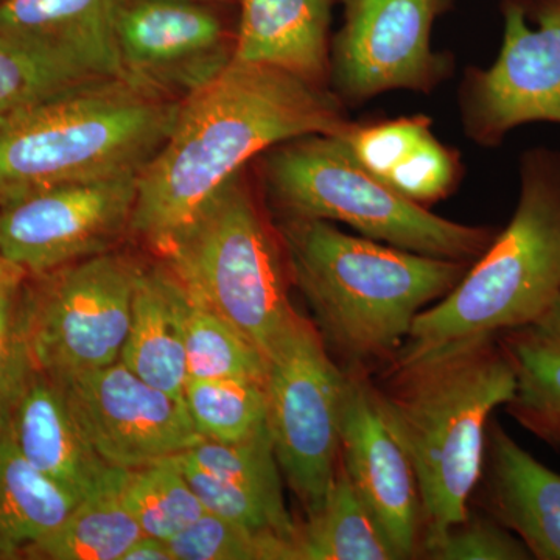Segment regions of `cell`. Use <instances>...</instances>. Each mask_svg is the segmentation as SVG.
<instances>
[{
    "label": "cell",
    "mask_w": 560,
    "mask_h": 560,
    "mask_svg": "<svg viewBox=\"0 0 560 560\" xmlns=\"http://www.w3.org/2000/svg\"><path fill=\"white\" fill-rule=\"evenodd\" d=\"M198 2H237V0H198Z\"/></svg>",
    "instance_id": "obj_36"
},
{
    "label": "cell",
    "mask_w": 560,
    "mask_h": 560,
    "mask_svg": "<svg viewBox=\"0 0 560 560\" xmlns=\"http://www.w3.org/2000/svg\"><path fill=\"white\" fill-rule=\"evenodd\" d=\"M463 179L458 151L442 143L430 132L404 161L390 172L385 184L416 205L429 208L456 190Z\"/></svg>",
    "instance_id": "obj_30"
},
{
    "label": "cell",
    "mask_w": 560,
    "mask_h": 560,
    "mask_svg": "<svg viewBox=\"0 0 560 560\" xmlns=\"http://www.w3.org/2000/svg\"><path fill=\"white\" fill-rule=\"evenodd\" d=\"M300 560H394L381 526L350 482L341 459L329 492L298 536Z\"/></svg>",
    "instance_id": "obj_25"
},
{
    "label": "cell",
    "mask_w": 560,
    "mask_h": 560,
    "mask_svg": "<svg viewBox=\"0 0 560 560\" xmlns=\"http://www.w3.org/2000/svg\"><path fill=\"white\" fill-rule=\"evenodd\" d=\"M278 230L293 283L346 368L389 364L419 313L447 296L471 265L346 234L330 221L279 219Z\"/></svg>",
    "instance_id": "obj_3"
},
{
    "label": "cell",
    "mask_w": 560,
    "mask_h": 560,
    "mask_svg": "<svg viewBox=\"0 0 560 560\" xmlns=\"http://www.w3.org/2000/svg\"><path fill=\"white\" fill-rule=\"evenodd\" d=\"M184 404L208 441L238 442L267 429V396L260 382L189 378Z\"/></svg>",
    "instance_id": "obj_28"
},
{
    "label": "cell",
    "mask_w": 560,
    "mask_h": 560,
    "mask_svg": "<svg viewBox=\"0 0 560 560\" xmlns=\"http://www.w3.org/2000/svg\"><path fill=\"white\" fill-rule=\"evenodd\" d=\"M138 178L65 184L0 206V254L36 276L116 249L131 231Z\"/></svg>",
    "instance_id": "obj_12"
},
{
    "label": "cell",
    "mask_w": 560,
    "mask_h": 560,
    "mask_svg": "<svg viewBox=\"0 0 560 560\" xmlns=\"http://www.w3.org/2000/svg\"><path fill=\"white\" fill-rule=\"evenodd\" d=\"M184 335L189 378H241L264 383L267 357L189 291Z\"/></svg>",
    "instance_id": "obj_27"
},
{
    "label": "cell",
    "mask_w": 560,
    "mask_h": 560,
    "mask_svg": "<svg viewBox=\"0 0 560 560\" xmlns=\"http://www.w3.org/2000/svg\"><path fill=\"white\" fill-rule=\"evenodd\" d=\"M372 386L418 475L422 558L469 514L485 467L490 416L514 396V368L499 337H478L393 360Z\"/></svg>",
    "instance_id": "obj_2"
},
{
    "label": "cell",
    "mask_w": 560,
    "mask_h": 560,
    "mask_svg": "<svg viewBox=\"0 0 560 560\" xmlns=\"http://www.w3.org/2000/svg\"><path fill=\"white\" fill-rule=\"evenodd\" d=\"M560 296V151L533 149L521 158L514 215L464 278L420 312L394 360L423 355L539 318Z\"/></svg>",
    "instance_id": "obj_5"
},
{
    "label": "cell",
    "mask_w": 560,
    "mask_h": 560,
    "mask_svg": "<svg viewBox=\"0 0 560 560\" xmlns=\"http://www.w3.org/2000/svg\"><path fill=\"white\" fill-rule=\"evenodd\" d=\"M68 90L72 88L60 86L31 62L0 49V127L35 103Z\"/></svg>",
    "instance_id": "obj_33"
},
{
    "label": "cell",
    "mask_w": 560,
    "mask_h": 560,
    "mask_svg": "<svg viewBox=\"0 0 560 560\" xmlns=\"http://www.w3.org/2000/svg\"><path fill=\"white\" fill-rule=\"evenodd\" d=\"M504 33L488 69L469 68L459 86L463 130L499 147L521 125H560V0H500Z\"/></svg>",
    "instance_id": "obj_10"
},
{
    "label": "cell",
    "mask_w": 560,
    "mask_h": 560,
    "mask_svg": "<svg viewBox=\"0 0 560 560\" xmlns=\"http://www.w3.org/2000/svg\"><path fill=\"white\" fill-rule=\"evenodd\" d=\"M246 168L206 202L161 260L191 296L268 357L301 315L291 302L294 283L278 224Z\"/></svg>",
    "instance_id": "obj_7"
},
{
    "label": "cell",
    "mask_w": 560,
    "mask_h": 560,
    "mask_svg": "<svg viewBox=\"0 0 560 560\" xmlns=\"http://www.w3.org/2000/svg\"><path fill=\"white\" fill-rule=\"evenodd\" d=\"M515 374L508 415L560 451V296L525 326L499 335Z\"/></svg>",
    "instance_id": "obj_22"
},
{
    "label": "cell",
    "mask_w": 560,
    "mask_h": 560,
    "mask_svg": "<svg viewBox=\"0 0 560 560\" xmlns=\"http://www.w3.org/2000/svg\"><path fill=\"white\" fill-rule=\"evenodd\" d=\"M352 120L327 86L234 60L180 102L167 139L142 168L131 234L164 256L195 217L249 162L305 135L345 136Z\"/></svg>",
    "instance_id": "obj_1"
},
{
    "label": "cell",
    "mask_w": 560,
    "mask_h": 560,
    "mask_svg": "<svg viewBox=\"0 0 560 560\" xmlns=\"http://www.w3.org/2000/svg\"><path fill=\"white\" fill-rule=\"evenodd\" d=\"M171 459L206 511L298 544L268 427L238 442H198Z\"/></svg>",
    "instance_id": "obj_17"
},
{
    "label": "cell",
    "mask_w": 560,
    "mask_h": 560,
    "mask_svg": "<svg viewBox=\"0 0 560 560\" xmlns=\"http://www.w3.org/2000/svg\"><path fill=\"white\" fill-rule=\"evenodd\" d=\"M117 43L124 79L176 102L235 60V31L198 0H127Z\"/></svg>",
    "instance_id": "obj_14"
},
{
    "label": "cell",
    "mask_w": 560,
    "mask_h": 560,
    "mask_svg": "<svg viewBox=\"0 0 560 560\" xmlns=\"http://www.w3.org/2000/svg\"><path fill=\"white\" fill-rule=\"evenodd\" d=\"M267 427L280 471L305 512L326 499L341 459L346 370L312 320L294 323L267 357Z\"/></svg>",
    "instance_id": "obj_9"
},
{
    "label": "cell",
    "mask_w": 560,
    "mask_h": 560,
    "mask_svg": "<svg viewBox=\"0 0 560 560\" xmlns=\"http://www.w3.org/2000/svg\"><path fill=\"white\" fill-rule=\"evenodd\" d=\"M256 162L261 190L279 219L338 221L372 241L469 264L499 232L434 215L408 200L368 172L340 136L285 140Z\"/></svg>",
    "instance_id": "obj_6"
},
{
    "label": "cell",
    "mask_w": 560,
    "mask_h": 560,
    "mask_svg": "<svg viewBox=\"0 0 560 560\" xmlns=\"http://www.w3.org/2000/svg\"><path fill=\"white\" fill-rule=\"evenodd\" d=\"M120 560H175L168 540L142 534L125 551Z\"/></svg>",
    "instance_id": "obj_34"
},
{
    "label": "cell",
    "mask_w": 560,
    "mask_h": 560,
    "mask_svg": "<svg viewBox=\"0 0 560 560\" xmlns=\"http://www.w3.org/2000/svg\"><path fill=\"white\" fill-rule=\"evenodd\" d=\"M27 278L28 272L24 268L0 254V301L20 291Z\"/></svg>",
    "instance_id": "obj_35"
},
{
    "label": "cell",
    "mask_w": 560,
    "mask_h": 560,
    "mask_svg": "<svg viewBox=\"0 0 560 560\" xmlns=\"http://www.w3.org/2000/svg\"><path fill=\"white\" fill-rule=\"evenodd\" d=\"M80 497L51 481L0 438V559H18L54 533Z\"/></svg>",
    "instance_id": "obj_23"
},
{
    "label": "cell",
    "mask_w": 560,
    "mask_h": 560,
    "mask_svg": "<svg viewBox=\"0 0 560 560\" xmlns=\"http://www.w3.org/2000/svg\"><path fill=\"white\" fill-rule=\"evenodd\" d=\"M5 433L36 470L80 499L110 469L84 440L60 383L39 370L32 372Z\"/></svg>",
    "instance_id": "obj_19"
},
{
    "label": "cell",
    "mask_w": 560,
    "mask_h": 560,
    "mask_svg": "<svg viewBox=\"0 0 560 560\" xmlns=\"http://www.w3.org/2000/svg\"><path fill=\"white\" fill-rule=\"evenodd\" d=\"M480 482L482 510L515 534L533 559L560 560V474L493 419Z\"/></svg>",
    "instance_id": "obj_18"
},
{
    "label": "cell",
    "mask_w": 560,
    "mask_h": 560,
    "mask_svg": "<svg viewBox=\"0 0 560 560\" xmlns=\"http://www.w3.org/2000/svg\"><path fill=\"white\" fill-rule=\"evenodd\" d=\"M345 370L342 467L396 559H418L423 517L415 466L378 408L370 372L357 366Z\"/></svg>",
    "instance_id": "obj_15"
},
{
    "label": "cell",
    "mask_w": 560,
    "mask_h": 560,
    "mask_svg": "<svg viewBox=\"0 0 560 560\" xmlns=\"http://www.w3.org/2000/svg\"><path fill=\"white\" fill-rule=\"evenodd\" d=\"M337 0H237L235 60L287 70L329 88L331 9Z\"/></svg>",
    "instance_id": "obj_20"
},
{
    "label": "cell",
    "mask_w": 560,
    "mask_h": 560,
    "mask_svg": "<svg viewBox=\"0 0 560 560\" xmlns=\"http://www.w3.org/2000/svg\"><path fill=\"white\" fill-rule=\"evenodd\" d=\"M168 544L175 560H300L294 541L208 511Z\"/></svg>",
    "instance_id": "obj_29"
},
{
    "label": "cell",
    "mask_w": 560,
    "mask_h": 560,
    "mask_svg": "<svg viewBox=\"0 0 560 560\" xmlns=\"http://www.w3.org/2000/svg\"><path fill=\"white\" fill-rule=\"evenodd\" d=\"M180 102L127 79L58 92L0 127V206L35 191L140 173Z\"/></svg>",
    "instance_id": "obj_4"
},
{
    "label": "cell",
    "mask_w": 560,
    "mask_h": 560,
    "mask_svg": "<svg viewBox=\"0 0 560 560\" xmlns=\"http://www.w3.org/2000/svg\"><path fill=\"white\" fill-rule=\"evenodd\" d=\"M127 0H0V49L62 88L124 79L117 24Z\"/></svg>",
    "instance_id": "obj_16"
},
{
    "label": "cell",
    "mask_w": 560,
    "mask_h": 560,
    "mask_svg": "<svg viewBox=\"0 0 560 560\" xmlns=\"http://www.w3.org/2000/svg\"><path fill=\"white\" fill-rule=\"evenodd\" d=\"M119 488L142 533L160 539H173L206 512L171 458L138 469H119Z\"/></svg>",
    "instance_id": "obj_26"
},
{
    "label": "cell",
    "mask_w": 560,
    "mask_h": 560,
    "mask_svg": "<svg viewBox=\"0 0 560 560\" xmlns=\"http://www.w3.org/2000/svg\"><path fill=\"white\" fill-rule=\"evenodd\" d=\"M60 383L84 440L113 469H138L205 441L184 400L143 382L120 360Z\"/></svg>",
    "instance_id": "obj_13"
},
{
    "label": "cell",
    "mask_w": 560,
    "mask_h": 560,
    "mask_svg": "<svg viewBox=\"0 0 560 560\" xmlns=\"http://www.w3.org/2000/svg\"><path fill=\"white\" fill-rule=\"evenodd\" d=\"M342 25L330 44L329 88L346 106L389 91L430 94L455 60L433 50L431 31L455 0H338Z\"/></svg>",
    "instance_id": "obj_11"
},
{
    "label": "cell",
    "mask_w": 560,
    "mask_h": 560,
    "mask_svg": "<svg viewBox=\"0 0 560 560\" xmlns=\"http://www.w3.org/2000/svg\"><path fill=\"white\" fill-rule=\"evenodd\" d=\"M436 560H529L528 548L488 512L467 514L423 551Z\"/></svg>",
    "instance_id": "obj_31"
},
{
    "label": "cell",
    "mask_w": 560,
    "mask_h": 560,
    "mask_svg": "<svg viewBox=\"0 0 560 560\" xmlns=\"http://www.w3.org/2000/svg\"><path fill=\"white\" fill-rule=\"evenodd\" d=\"M20 293L21 290L0 301V438L36 370L22 323Z\"/></svg>",
    "instance_id": "obj_32"
},
{
    "label": "cell",
    "mask_w": 560,
    "mask_h": 560,
    "mask_svg": "<svg viewBox=\"0 0 560 560\" xmlns=\"http://www.w3.org/2000/svg\"><path fill=\"white\" fill-rule=\"evenodd\" d=\"M142 267L114 249L28 276L20 311L36 370L62 381L120 360Z\"/></svg>",
    "instance_id": "obj_8"
},
{
    "label": "cell",
    "mask_w": 560,
    "mask_h": 560,
    "mask_svg": "<svg viewBox=\"0 0 560 560\" xmlns=\"http://www.w3.org/2000/svg\"><path fill=\"white\" fill-rule=\"evenodd\" d=\"M186 301V287L164 260L143 265L120 353L121 363L143 382L180 400L189 381L184 335Z\"/></svg>",
    "instance_id": "obj_21"
},
{
    "label": "cell",
    "mask_w": 560,
    "mask_h": 560,
    "mask_svg": "<svg viewBox=\"0 0 560 560\" xmlns=\"http://www.w3.org/2000/svg\"><path fill=\"white\" fill-rule=\"evenodd\" d=\"M142 534L121 500L119 469L110 467L102 485L81 499L54 533L28 547L24 558L120 560Z\"/></svg>",
    "instance_id": "obj_24"
}]
</instances>
